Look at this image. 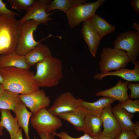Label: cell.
I'll use <instances>...</instances> for the list:
<instances>
[{
  "label": "cell",
  "mask_w": 139,
  "mask_h": 139,
  "mask_svg": "<svg viewBox=\"0 0 139 139\" xmlns=\"http://www.w3.org/2000/svg\"><path fill=\"white\" fill-rule=\"evenodd\" d=\"M86 0H54L50 1L46 12H49L55 10H59L66 13L73 7L86 3Z\"/></svg>",
  "instance_id": "cell-25"
},
{
  "label": "cell",
  "mask_w": 139,
  "mask_h": 139,
  "mask_svg": "<svg viewBox=\"0 0 139 139\" xmlns=\"http://www.w3.org/2000/svg\"><path fill=\"white\" fill-rule=\"evenodd\" d=\"M36 65L34 79L39 87L57 86L63 77L62 62L59 59L51 56Z\"/></svg>",
  "instance_id": "cell-2"
},
{
  "label": "cell",
  "mask_w": 139,
  "mask_h": 139,
  "mask_svg": "<svg viewBox=\"0 0 139 139\" xmlns=\"http://www.w3.org/2000/svg\"><path fill=\"white\" fill-rule=\"evenodd\" d=\"M102 124L100 117L89 113L85 117L82 131L93 138L101 134Z\"/></svg>",
  "instance_id": "cell-22"
},
{
  "label": "cell",
  "mask_w": 139,
  "mask_h": 139,
  "mask_svg": "<svg viewBox=\"0 0 139 139\" xmlns=\"http://www.w3.org/2000/svg\"><path fill=\"white\" fill-rule=\"evenodd\" d=\"M135 127L134 131L138 137H139V122L137 121L135 124Z\"/></svg>",
  "instance_id": "cell-36"
},
{
  "label": "cell",
  "mask_w": 139,
  "mask_h": 139,
  "mask_svg": "<svg viewBox=\"0 0 139 139\" xmlns=\"http://www.w3.org/2000/svg\"><path fill=\"white\" fill-rule=\"evenodd\" d=\"M21 101L19 94L4 90L0 95V110H10L14 111Z\"/></svg>",
  "instance_id": "cell-26"
},
{
  "label": "cell",
  "mask_w": 139,
  "mask_h": 139,
  "mask_svg": "<svg viewBox=\"0 0 139 139\" xmlns=\"http://www.w3.org/2000/svg\"><path fill=\"white\" fill-rule=\"evenodd\" d=\"M0 110L1 114L0 124L7 129L10 138H13L20 129L16 117H13L10 110L1 109Z\"/></svg>",
  "instance_id": "cell-23"
},
{
  "label": "cell",
  "mask_w": 139,
  "mask_h": 139,
  "mask_svg": "<svg viewBox=\"0 0 139 139\" xmlns=\"http://www.w3.org/2000/svg\"><path fill=\"white\" fill-rule=\"evenodd\" d=\"M114 48L126 51L131 62L137 61L139 53V34L129 30L119 34L113 43Z\"/></svg>",
  "instance_id": "cell-8"
},
{
  "label": "cell",
  "mask_w": 139,
  "mask_h": 139,
  "mask_svg": "<svg viewBox=\"0 0 139 139\" xmlns=\"http://www.w3.org/2000/svg\"><path fill=\"white\" fill-rule=\"evenodd\" d=\"M132 27L136 29V32L139 34V24L135 22L134 23Z\"/></svg>",
  "instance_id": "cell-38"
},
{
  "label": "cell",
  "mask_w": 139,
  "mask_h": 139,
  "mask_svg": "<svg viewBox=\"0 0 139 139\" xmlns=\"http://www.w3.org/2000/svg\"><path fill=\"white\" fill-rule=\"evenodd\" d=\"M80 106L77 99L71 92H67L58 96L48 109L53 115L58 116L62 114L76 109Z\"/></svg>",
  "instance_id": "cell-11"
},
{
  "label": "cell",
  "mask_w": 139,
  "mask_h": 139,
  "mask_svg": "<svg viewBox=\"0 0 139 139\" xmlns=\"http://www.w3.org/2000/svg\"><path fill=\"white\" fill-rule=\"evenodd\" d=\"M51 56L49 48L45 44L40 43L24 56L27 64L31 67Z\"/></svg>",
  "instance_id": "cell-17"
},
{
  "label": "cell",
  "mask_w": 139,
  "mask_h": 139,
  "mask_svg": "<svg viewBox=\"0 0 139 139\" xmlns=\"http://www.w3.org/2000/svg\"><path fill=\"white\" fill-rule=\"evenodd\" d=\"M4 90L19 94H27L39 89L34 79V74L29 70L10 67L0 68Z\"/></svg>",
  "instance_id": "cell-1"
},
{
  "label": "cell",
  "mask_w": 139,
  "mask_h": 139,
  "mask_svg": "<svg viewBox=\"0 0 139 139\" xmlns=\"http://www.w3.org/2000/svg\"><path fill=\"white\" fill-rule=\"evenodd\" d=\"M111 110L122 129L134 131L135 125L132 120L133 114L121 108L118 103L112 107Z\"/></svg>",
  "instance_id": "cell-20"
},
{
  "label": "cell",
  "mask_w": 139,
  "mask_h": 139,
  "mask_svg": "<svg viewBox=\"0 0 139 139\" xmlns=\"http://www.w3.org/2000/svg\"><path fill=\"white\" fill-rule=\"evenodd\" d=\"M80 106L88 110L90 113L100 117L104 109L111 105L116 100L114 99L106 97L100 98L96 101L89 102L81 98H77Z\"/></svg>",
  "instance_id": "cell-18"
},
{
  "label": "cell",
  "mask_w": 139,
  "mask_h": 139,
  "mask_svg": "<svg viewBox=\"0 0 139 139\" xmlns=\"http://www.w3.org/2000/svg\"><path fill=\"white\" fill-rule=\"evenodd\" d=\"M15 16L0 15V56L15 52L19 33Z\"/></svg>",
  "instance_id": "cell-3"
},
{
  "label": "cell",
  "mask_w": 139,
  "mask_h": 139,
  "mask_svg": "<svg viewBox=\"0 0 139 139\" xmlns=\"http://www.w3.org/2000/svg\"><path fill=\"white\" fill-rule=\"evenodd\" d=\"M93 139H114V138L111 137L104 136L101 134L99 135L94 137Z\"/></svg>",
  "instance_id": "cell-37"
},
{
  "label": "cell",
  "mask_w": 139,
  "mask_h": 139,
  "mask_svg": "<svg viewBox=\"0 0 139 139\" xmlns=\"http://www.w3.org/2000/svg\"><path fill=\"white\" fill-rule=\"evenodd\" d=\"M36 0H8L11 8L18 11H28L33 6Z\"/></svg>",
  "instance_id": "cell-27"
},
{
  "label": "cell",
  "mask_w": 139,
  "mask_h": 139,
  "mask_svg": "<svg viewBox=\"0 0 139 139\" xmlns=\"http://www.w3.org/2000/svg\"><path fill=\"white\" fill-rule=\"evenodd\" d=\"M129 82H123L119 80L114 86L109 89L98 91L95 95L96 96H103L110 98L120 102L129 99L128 93L127 86Z\"/></svg>",
  "instance_id": "cell-16"
},
{
  "label": "cell",
  "mask_w": 139,
  "mask_h": 139,
  "mask_svg": "<svg viewBox=\"0 0 139 139\" xmlns=\"http://www.w3.org/2000/svg\"><path fill=\"white\" fill-rule=\"evenodd\" d=\"M13 67L29 70L25 56L15 52L0 56V68Z\"/></svg>",
  "instance_id": "cell-19"
},
{
  "label": "cell",
  "mask_w": 139,
  "mask_h": 139,
  "mask_svg": "<svg viewBox=\"0 0 139 139\" xmlns=\"http://www.w3.org/2000/svg\"><path fill=\"white\" fill-rule=\"evenodd\" d=\"M51 1L49 0H36L32 7L27 11L25 15L18 20L19 26L30 20L46 25L48 21L52 20L50 17L55 11L47 13L46 10Z\"/></svg>",
  "instance_id": "cell-9"
},
{
  "label": "cell",
  "mask_w": 139,
  "mask_h": 139,
  "mask_svg": "<svg viewBox=\"0 0 139 139\" xmlns=\"http://www.w3.org/2000/svg\"><path fill=\"white\" fill-rule=\"evenodd\" d=\"M54 135L59 137V139H93V138L86 134H84L79 137H73L70 136L66 132L64 131L58 133L56 132Z\"/></svg>",
  "instance_id": "cell-30"
},
{
  "label": "cell",
  "mask_w": 139,
  "mask_h": 139,
  "mask_svg": "<svg viewBox=\"0 0 139 139\" xmlns=\"http://www.w3.org/2000/svg\"><path fill=\"white\" fill-rule=\"evenodd\" d=\"M89 111L80 106L72 111L63 113L58 117L70 123L77 131H82L85 117Z\"/></svg>",
  "instance_id": "cell-15"
},
{
  "label": "cell",
  "mask_w": 139,
  "mask_h": 139,
  "mask_svg": "<svg viewBox=\"0 0 139 139\" xmlns=\"http://www.w3.org/2000/svg\"><path fill=\"white\" fill-rule=\"evenodd\" d=\"M81 31L90 53L95 57L101 39L90 20L83 22Z\"/></svg>",
  "instance_id": "cell-13"
},
{
  "label": "cell",
  "mask_w": 139,
  "mask_h": 139,
  "mask_svg": "<svg viewBox=\"0 0 139 139\" xmlns=\"http://www.w3.org/2000/svg\"><path fill=\"white\" fill-rule=\"evenodd\" d=\"M14 112L19 126L23 129L27 139H30L29 135V125L32 114L27 110L26 106L22 101L17 105Z\"/></svg>",
  "instance_id": "cell-21"
},
{
  "label": "cell",
  "mask_w": 139,
  "mask_h": 139,
  "mask_svg": "<svg viewBox=\"0 0 139 139\" xmlns=\"http://www.w3.org/2000/svg\"><path fill=\"white\" fill-rule=\"evenodd\" d=\"M40 23L33 20L27 21L19 26V37L15 52L24 56L34 48L40 42L53 36L49 34L39 41L35 40L33 33Z\"/></svg>",
  "instance_id": "cell-5"
},
{
  "label": "cell",
  "mask_w": 139,
  "mask_h": 139,
  "mask_svg": "<svg viewBox=\"0 0 139 139\" xmlns=\"http://www.w3.org/2000/svg\"><path fill=\"white\" fill-rule=\"evenodd\" d=\"M111 105L105 108L100 117L103 127L101 135L114 138L122 130L111 110Z\"/></svg>",
  "instance_id": "cell-12"
},
{
  "label": "cell",
  "mask_w": 139,
  "mask_h": 139,
  "mask_svg": "<svg viewBox=\"0 0 139 139\" xmlns=\"http://www.w3.org/2000/svg\"><path fill=\"white\" fill-rule=\"evenodd\" d=\"M137 138L133 131L122 129L114 139H137Z\"/></svg>",
  "instance_id": "cell-31"
},
{
  "label": "cell",
  "mask_w": 139,
  "mask_h": 139,
  "mask_svg": "<svg viewBox=\"0 0 139 139\" xmlns=\"http://www.w3.org/2000/svg\"><path fill=\"white\" fill-rule=\"evenodd\" d=\"M134 68L129 69L125 68L113 72L105 73H96L93 78L98 80H102L105 77L108 76H114L120 77L128 81H139V61L138 60L133 63Z\"/></svg>",
  "instance_id": "cell-14"
},
{
  "label": "cell",
  "mask_w": 139,
  "mask_h": 139,
  "mask_svg": "<svg viewBox=\"0 0 139 139\" xmlns=\"http://www.w3.org/2000/svg\"><path fill=\"white\" fill-rule=\"evenodd\" d=\"M19 96L21 101L30 109L33 114L43 108H46L50 102L49 97L41 89L28 94H19Z\"/></svg>",
  "instance_id": "cell-10"
},
{
  "label": "cell",
  "mask_w": 139,
  "mask_h": 139,
  "mask_svg": "<svg viewBox=\"0 0 139 139\" xmlns=\"http://www.w3.org/2000/svg\"><path fill=\"white\" fill-rule=\"evenodd\" d=\"M9 139H23L22 135V130L20 129L14 137Z\"/></svg>",
  "instance_id": "cell-35"
},
{
  "label": "cell",
  "mask_w": 139,
  "mask_h": 139,
  "mask_svg": "<svg viewBox=\"0 0 139 139\" xmlns=\"http://www.w3.org/2000/svg\"><path fill=\"white\" fill-rule=\"evenodd\" d=\"M100 39L115 31L116 26L95 14L90 20Z\"/></svg>",
  "instance_id": "cell-24"
},
{
  "label": "cell",
  "mask_w": 139,
  "mask_h": 139,
  "mask_svg": "<svg viewBox=\"0 0 139 139\" xmlns=\"http://www.w3.org/2000/svg\"><path fill=\"white\" fill-rule=\"evenodd\" d=\"M3 82V79L0 73V84H2Z\"/></svg>",
  "instance_id": "cell-41"
},
{
  "label": "cell",
  "mask_w": 139,
  "mask_h": 139,
  "mask_svg": "<svg viewBox=\"0 0 139 139\" xmlns=\"http://www.w3.org/2000/svg\"><path fill=\"white\" fill-rule=\"evenodd\" d=\"M19 16V15L13 12L7 7L6 4L0 0V15Z\"/></svg>",
  "instance_id": "cell-32"
},
{
  "label": "cell",
  "mask_w": 139,
  "mask_h": 139,
  "mask_svg": "<svg viewBox=\"0 0 139 139\" xmlns=\"http://www.w3.org/2000/svg\"><path fill=\"white\" fill-rule=\"evenodd\" d=\"M38 134L41 139H55L54 134H47L38 133Z\"/></svg>",
  "instance_id": "cell-34"
},
{
  "label": "cell",
  "mask_w": 139,
  "mask_h": 139,
  "mask_svg": "<svg viewBox=\"0 0 139 139\" xmlns=\"http://www.w3.org/2000/svg\"><path fill=\"white\" fill-rule=\"evenodd\" d=\"M4 90L2 84H0V95L2 94Z\"/></svg>",
  "instance_id": "cell-39"
},
{
  "label": "cell",
  "mask_w": 139,
  "mask_h": 139,
  "mask_svg": "<svg viewBox=\"0 0 139 139\" xmlns=\"http://www.w3.org/2000/svg\"><path fill=\"white\" fill-rule=\"evenodd\" d=\"M120 106L127 112L132 114L139 112V100L128 99L118 103Z\"/></svg>",
  "instance_id": "cell-28"
},
{
  "label": "cell",
  "mask_w": 139,
  "mask_h": 139,
  "mask_svg": "<svg viewBox=\"0 0 139 139\" xmlns=\"http://www.w3.org/2000/svg\"><path fill=\"white\" fill-rule=\"evenodd\" d=\"M128 89L131 90L130 95H129L130 99H137L139 98V83L130 82L128 83Z\"/></svg>",
  "instance_id": "cell-29"
},
{
  "label": "cell",
  "mask_w": 139,
  "mask_h": 139,
  "mask_svg": "<svg viewBox=\"0 0 139 139\" xmlns=\"http://www.w3.org/2000/svg\"><path fill=\"white\" fill-rule=\"evenodd\" d=\"M3 129V127L0 124V135L2 136L3 135L2 130Z\"/></svg>",
  "instance_id": "cell-40"
},
{
  "label": "cell",
  "mask_w": 139,
  "mask_h": 139,
  "mask_svg": "<svg viewBox=\"0 0 139 139\" xmlns=\"http://www.w3.org/2000/svg\"><path fill=\"white\" fill-rule=\"evenodd\" d=\"M100 56L98 64L101 73L125 68L131 62L124 51L115 48H103Z\"/></svg>",
  "instance_id": "cell-4"
},
{
  "label": "cell",
  "mask_w": 139,
  "mask_h": 139,
  "mask_svg": "<svg viewBox=\"0 0 139 139\" xmlns=\"http://www.w3.org/2000/svg\"><path fill=\"white\" fill-rule=\"evenodd\" d=\"M106 1L98 0L96 2L86 3L76 6L65 14L71 29L79 26L82 22L90 20L99 7Z\"/></svg>",
  "instance_id": "cell-7"
},
{
  "label": "cell",
  "mask_w": 139,
  "mask_h": 139,
  "mask_svg": "<svg viewBox=\"0 0 139 139\" xmlns=\"http://www.w3.org/2000/svg\"><path fill=\"white\" fill-rule=\"evenodd\" d=\"M32 126L37 132L47 134H54L62 125L59 118L51 113L46 108H43L33 114L30 119Z\"/></svg>",
  "instance_id": "cell-6"
},
{
  "label": "cell",
  "mask_w": 139,
  "mask_h": 139,
  "mask_svg": "<svg viewBox=\"0 0 139 139\" xmlns=\"http://www.w3.org/2000/svg\"><path fill=\"white\" fill-rule=\"evenodd\" d=\"M131 5L134 11L137 14H139V0H133L131 2Z\"/></svg>",
  "instance_id": "cell-33"
}]
</instances>
